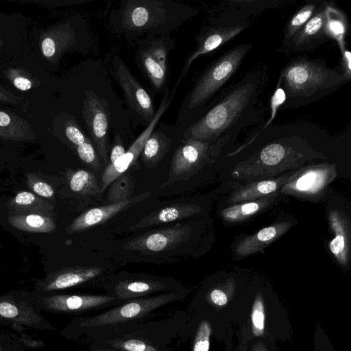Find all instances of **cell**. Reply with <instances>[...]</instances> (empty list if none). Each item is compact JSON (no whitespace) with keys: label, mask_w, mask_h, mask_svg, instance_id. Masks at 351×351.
<instances>
[{"label":"cell","mask_w":351,"mask_h":351,"mask_svg":"<svg viewBox=\"0 0 351 351\" xmlns=\"http://www.w3.org/2000/svg\"><path fill=\"white\" fill-rule=\"evenodd\" d=\"M195 14L189 5L171 0H125L110 18L112 28L130 38L167 34Z\"/></svg>","instance_id":"cell-1"},{"label":"cell","mask_w":351,"mask_h":351,"mask_svg":"<svg viewBox=\"0 0 351 351\" xmlns=\"http://www.w3.org/2000/svg\"><path fill=\"white\" fill-rule=\"evenodd\" d=\"M184 318L180 312L156 321H133L101 328L83 337L90 345L119 351H169L181 335Z\"/></svg>","instance_id":"cell-2"},{"label":"cell","mask_w":351,"mask_h":351,"mask_svg":"<svg viewBox=\"0 0 351 351\" xmlns=\"http://www.w3.org/2000/svg\"><path fill=\"white\" fill-rule=\"evenodd\" d=\"M188 293L189 290L184 288L149 297L123 301L99 313L74 318L62 329L60 335L69 339H76L101 328L146 320L156 311L182 300Z\"/></svg>","instance_id":"cell-3"},{"label":"cell","mask_w":351,"mask_h":351,"mask_svg":"<svg viewBox=\"0 0 351 351\" xmlns=\"http://www.w3.org/2000/svg\"><path fill=\"white\" fill-rule=\"evenodd\" d=\"M348 80L343 73L328 68L323 62L302 58L285 68L279 82L286 98L302 104L334 91Z\"/></svg>","instance_id":"cell-4"},{"label":"cell","mask_w":351,"mask_h":351,"mask_svg":"<svg viewBox=\"0 0 351 351\" xmlns=\"http://www.w3.org/2000/svg\"><path fill=\"white\" fill-rule=\"evenodd\" d=\"M256 82H243L234 88L185 132L187 139L206 141L220 135L252 104Z\"/></svg>","instance_id":"cell-5"},{"label":"cell","mask_w":351,"mask_h":351,"mask_svg":"<svg viewBox=\"0 0 351 351\" xmlns=\"http://www.w3.org/2000/svg\"><path fill=\"white\" fill-rule=\"evenodd\" d=\"M252 45L235 47L210 66L189 94L186 107L194 110L212 97L235 73Z\"/></svg>","instance_id":"cell-6"},{"label":"cell","mask_w":351,"mask_h":351,"mask_svg":"<svg viewBox=\"0 0 351 351\" xmlns=\"http://www.w3.org/2000/svg\"><path fill=\"white\" fill-rule=\"evenodd\" d=\"M107 293L120 302L149 297L184 289L178 281L147 274H119L104 285Z\"/></svg>","instance_id":"cell-7"},{"label":"cell","mask_w":351,"mask_h":351,"mask_svg":"<svg viewBox=\"0 0 351 351\" xmlns=\"http://www.w3.org/2000/svg\"><path fill=\"white\" fill-rule=\"evenodd\" d=\"M31 303L40 311L82 316L84 314L107 309L121 302L105 294H57L29 297Z\"/></svg>","instance_id":"cell-8"},{"label":"cell","mask_w":351,"mask_h":351,"mask_svg":"<svg viewBox=\"0 0 351 351\" xmlns=\"http://www.w3.org/2000/svg\"><path fill=\"white\" fill-rule=\"evenodd\" d=\"M163 93L160 106L154 118L147 128L134 141L129 149L125 151L123 155L114 162L107 165L101 176L100 189L101 193L104 192L114 180L125 173L127 170L134 164L141 155L147 140L157 125L160 118L171 104L174 93H172L171 95L169 96V90L165 88Z\"/></svg>","instance_id":"cell-9"},{"label":"cell","mask_w":351,"mask_h":351,"mask_svg":"<svg viewBox=\"0 0 351 351\" xmlns=\"http://www.w3.org/2000/svg\"><path fill=\"white\" fill-rule=\"evenodd\" d=\"M82 114L98 156L107 164L110 113L106 101L93 90L86 91Z\"/></svg>","instance_id":"cell-10"},{"label":"cell","mask_w":351,"mask_h":351,"mask_svg":"<svg viewBox=\"0 0 351 351\" xmlns=\"http://www.w3.org/2000/svg\"><path fill=\"white\" fill-rule=\"evenodd\" d=\"M188 232V228L178 223L138 235L126 242L123 248L145 254H160L183 243L186 240Z\"/></svg>","instance_id":"cell-11"},{"label":"cell","mask_w":351,"mask_h":351,"mask_svg":"<svg viewBox=\"0 0 351 351\" xmlns=\"http://www.w3.org/2000/svg\"><path fill=\"white\" fill-rule=\"evenodd\" d=\"M114 76L123 90L130 108L149 123L155 115L152 98L131 73L124 62L116 55L112 60Z\"/></svg>","instance_id":"cell-12"},{"label":"cell","mask_w":351,"mask_h":351,"mask_svg":"<svg viewBox=\"0 0 351 351\" xmlns=\"http://www.w3.org/2000/svg\"><path fill=\"white\" fill-rule=\"evenodd\" d=\"M39 311L31 303L29 298L25 300L0 298V324L12 328L22 326L38 330H56Z\"/></svg>","instance_id":"cell-13"},{"label":"cell","mask_w":351,"mask_h":351,"mask_svg":"<svg viewBox=\"0 0 351 351\" xmlns=\"http://www.w3.org/2000/svg\"><path fill=\"white\" fill-rule=\"evenodd\" d=\"M245 27L242 25H234L226 27L203 28L197 37V46L195 50L189 56L184 64L173 93H175L182 80L188 73L191 64L197 58L206 54L227 43L242 32Z\"/></svg>","instance_id":"cell-14"},{"label":"cell","mask_w":351,"mask_h":351,"mask_svg":"<svg viewBox=\"0 0 351 351\" xmlns=\"http://www.w3.org/2000/svg\"><path fill=\"white\" fill-rule=\"evenodd\" d=\"M207 141L187 139L176 150L171 160L169 178L171 180L181 178L189 173L209 151Z\"/></svg>","instance_id":"cell-15"},{"label":"cell","mask_w":351,"mask_h":351,"mask_svg":"<svg viewBox=\"0 0 351 351\" xmlns=\"http://www.w3.org/2000/svg\"><path fill=\"white\" fill-rule=\"evenodd\" d=\"M76 43L75 34L68 23L57 25L40 35L42 53L51 63L56 62Z\"/></svg>","instance_id":"cell-16"},{"label":"cell","mask_w":351,"mask_h":351,"mask_svg":"<svg viewBox=\"0 0 351 351\" xmlns=\"http://www.w3.org/2000/svg\"><path fill=\"white\" fill-rule=\"evenodd\" d=\"M149 195V193H144L121 202L108 204L90 208L75 221L72 228L75 231H79L101 224L126 208L145 199Z\"/></svg>","instance_id":"cell-17"},{"label":"cell","mask_w":351,"mask_h":351,"mask_svg":"<svg viewBox=\"0 0 351 351\" xmlns=\"http://www.w3.org/2000/svg\"><path fill=\"white\" fill-rule=\"evenodd\" d=\"M326 14L324 5L316 12L304 27L289 42V51H299L313 49L324 42Z\"/></svg>","instance_id":"cell-18"},{"label":"cell","mask_w":351,"mask_h":351,"mask_svg":"<svg viewBox=\"0 0 351 351\" xmlns=\"http://www.w3.org/2000/svg\"><path fill=\"white\" fill-rule=\"evenodd\" d=\"M104 273L99 266H84L63 271L56 276L43 288L46 291L63 290L89 284Z\"/></svg>","instance_id":"cell-19"},{"label":"cell","mask_w":351,"mask_h":351,"mask_svg":"<svg viewBox=\"0 0 351 351\" xmlns=\"http://www.w3.org/2000/svg\"><path fill=\"white\" fill-rule=\"evenodd\" d=\"M199 210L195 205L187 204H176L154 213L143 218L138 223L131 228L136 230L156 225L176 221L183 218L193 215Z\"/></svg>","instance_id":"cell-20"},{"label":"cell","mask_w":351,"mask_h":351,"mask_svg":"<svg viewBox=\"0 0 351 351\" xmlns=\"http://www.w3.org/2000/svg\"><path fill=\"white\" fill-rule=\"evenodd\" d=\"M287 223H278L261 230L255 235L242 241L237 247L236 252L240 256L249 255L270 243L288 228Z\"/></svg>","instance_id":"cell-21"},{"label":"cell","mask_w":351,"mask_h":351,"mask_svg":"<svg viewBox=\"0 0 351 351\" xmlns=\"http://www.w3.org/2000/svg\"><path fill=\"white\" fill-rule=\"evenodd\" d=\"M32 126L19 115L0 108V136L25 139L34 136Z\"/></svg>","instance_id":"cell-22"},{"label":"cell","mask_w":351,"mask_h":351,"mask_svg":"<svg viewBox=\"0 0 351 351\" xmlns=\"http://www.w3.org/2000/svg\"><path fill=\"white\" fill-rule=\"evenodd\" d=\"M326 22L324 32L329 38H332L339 45L341 53L346 50L345 38L347 31V20L345 14L332 5H324Z\"/></svg>","instance_id":"cell-23"},{"label":"cell","mask_w":351,"mask_h":351,"mask_svg":"<svg viewBox=\"0 0 351 351\" xmlns=\"http://www.w3.org/2000/svg\"><path fill=\"white\" fill-rule=\"evenodd\" d=\"M171 139L159 130H153L147 140L142 152L141 159L147 167L156 165L167 152Z\"/></svg>","instance_id":"cell-24"},{"label":"cell","mask_w":351,"mask_h":351,"mask_svg":"<svg viewBox=\"0 0 351 351\" xmlns=\"http://www.w3.org/2000/svg\"><path fill=\"white\" fill-rule=\"evenodd\" d=\"M136 62L156 90H160L165 84L167 73L152 57L141 42L136 55Z\"/></svg>","instance_id":"cell-25"},{"label":"cell","mask_w":351,"mask_h":351,"mask_svg":"<svg viewBox=\"0 0 351 351\" xmlns=\"http://www.w3.org/2000/svg\"><path fill=\"white\" fill-rule=\"evenodd\" d=\"M141 43L146 47L153 59L167 73V56L173 46V42L168 34L145 37Z\"/></svg>","instance_id":"cell-26"},{"label":"cell","mask_w":351,"mask_h":351,"mask_svg":"<svg viewBox=\"0 0 351 351\" xmlns=\"http://www.w3.org/2000/svg\"><path fill=\"white\" fill-rule=\"evenodd\" d=\"M109 186L106 198L107 204L119 203L130 199L134 189V184L132 177L125 173L114 180Z\"/></svg>","instance_id":"cell-27"},{"label":"cell","mask_w":351,"mask_h":351,"mask_svg":"<svg viewBox=\"0 0 351 351\" xmlns=\"http://www.w3.org/2000/svg\"><path fill=\"white\" fill-rule=\"evenodd\" d=\"M330 221L335 232V237L330 243V249L339 262L345 265L347 262V247L346 232L342 227L338 215L335 213L330 214Z\"/></svg>","instance_id":"cell-28"},{"label":"cell","mask_w":351,"mask_h":351,"mask_svg":"<svg viewBox=\"0 0 351 351\" xmlns=\"http://www.w3.org/2000/svg\"><path fill=\"white\" fill-rule=\"evenodd\" d=\"M316 12V5L313 3L306 5L300 9L286 26L284 36L285 42H289Z\"/></svg>","instance_id":"cell-29"},{"label":"cell","mask_w":351,"mask_h":351,"mask_svg":"<svg viewBox=\"0 0 351 351\" xmlns=\"http://www.w3.org/2000/svg\"><path fill=\"white\" fill-rule=\"evenodd\" d=\"M70 187L75 192L95 194L100 191L94 175L86 170H79L71 178Z\"/></svg>","instance_id":"cell-30"},{"label":"cell","mask_w":351,"mask_h":351,"mask_svg":"<svg viewBox=\"0 0 351 351\" xmlns=\"http://www.w3.org/2000/svg\"><path fill=\"white\" fill-rule=\"evenodd\" d=\"M324 181L325 172L322 169H313L300 177L294 186L299 191L313 193L322 186Z\"/></svg>","instance_id":"cell-31"},{"label":"cell","mask_w":351,"mask_h":351,"mask_svg":"<svg viewBox=\"0 0 351 351\" xmlns=\"http://www.w3.org/2000/svg\"><path fill=\"white\" fill-rule=\"evenodd\" d=\"M263 205V202H247L228 208L223 210V217L229 221L241 220L256 213Z\"/></svg>","instance_id":"cell-32"},{"label":"cell","mask_w":351,"mask_h":351,"mask_svg":"<svg viewBox=\"0 0 351 351\" xmlns=\"http://www.w3.org/2000/svg\"><path fill=\"white\" fill-rule=\"evenodd\" d=\"M211 325L206 319L197 324L192 341V351H209Z\"/></svg>","instance_id":"cell-33"},{"label":"cell","mask_w":351,"mask_h":351,"mask_svg":"<svg viewBox=\"0 0 351 351\" xmlns=\"http://www.w3.org/2000/svg\"><path fill=\"white\" fill-rule=\"evenodd\" d=\"M5 77L16 88L21 91H27L38 84V81H35L27 71L21 69H8Z\"/></svg>","instance_id":"cell-34"},{"label":"cell","mask_w":351,"mask_h":351,"mask_svg":"<svg viewBox=\"0 0 351 351\" xmlns=\"http://www.w3.org/2000/svg\"><path fill=\"white\" fill-rule=\"evenodd\" d=\"M276 188L277 183L276 182L263 181L237 193L234 197V201H245L262 195L269 194L274 191Z\"/></svg>","instance_id":"cell-35"},{"label":"cell","mask_w":351,"mask_h":351,"mask_svg":"<svg viewBox=\"0 0 351 351\" xmlns=\"http://www.w3.org/2000/svg\"><path fill=\"white\" fill-rule=\"evenodd\" d=\"M252 327L254 336H261L265 329V306L263 298L260 294H257L254 300L252 310Z\"/></svg>","instance_id":"cell-36"},{"label":"cell","mask_w":351,"mask_h":351,"mask_svg":"<svg viewBox=\"0 0 351 351\" xmlns=\"http://www.w3.org/2000/svg\"><path fill=\"white\" fill-rule=\"evenodd\" d=\"M77 153L80 158L85 163L90 165L95 170H98L100 167V162L97 152L91 141L88 138L83 144L76 147Z\"/></svg>","instance_id":"cell-37"},{"label":"cell","mask_w":351,"mask_h":351,"mask_svg":"<svg viewBox=\"0 0 351 351\" xmlns=\"http://www.w3.org/2000/svg\"><path fill=\"white\" fill-rule=\"evenodd\" d=\"M285 154V147L278 143H273L265 147L261 153L262 162L267 165H274L280 162Z\"/></svg>","instance_id":"cell-38"},{"label":"cell","mask_w":351,"mask_h":351,"mask_svg":"<svg viewBox=\"0 0 351 351\" xmlns=\"http://www.w3.org/2000/svg\"><path fill=\"white\" fill-rule=\"evenodd\" d=\"M66 138L76 147L83 144L88 138L75 124L69 123L65 127Z\"/></svg>","instance_id":"cell-39"},{"label":"cell","mask_w":351,"mask_h":351,"mask_svg":"<svg viewBox=\"0 0 351 351\" xmlns=\"http://www.w3.org/2000/svg\"><path fill=\"white\" fill-rule=\"evenodd\" d=\"M286 99V94L283 88L279 86L278 82L277 88L276 89L275 93L273 95L271 99V116L270 119L268 120L267 124L265 125V128L272 121V120L275 117V115L278 108L285 103Z\"/></svg>","instance_id":"cell-40"},{"label":"cell","mask_w":351,"mask_h":351,"mask_svg":"<svg viewBox=\"0 0 351 351\" xmlns=\"http://www.w3.org/2000/svg\"><path fill=\"white\" fill-rule=\"evenodd\" d=\"M206 299L217 306L226 305L228 300L226 294L219 289H213L206 297Z\"/></svg>","instance_id":"cell-41"},{"label":"cell","mask_w":351,"mask_h":351,"mask_svg":"<svg viewBox=\"0 0 351 351\" xmlns=\"http://www.w3.org/2000/svg\"><path fill=\"white\" fill-rule=\"evenodd\" d=\"M125 152L124 146L123 145L122 141L119 135L114 138V145L111 149L108 164L114 162Z\"/></svg>","instance_id":"cell-42"},{"label":"cell","mask_w":351,"mask_h":351,"mask_svg":"<svg viewBox=\"0 0 351 351\" xmlns=\"http://www.w3.org/2000/svg\"><path fill=\"white\" fill-rule=\"evenodd\" d=\"M0 101L16 106L21 104L23 98L0 86Z\"/></svg>","instance_id":"cell-43"},{"label":"cell","mask_w":351,"mask_h":351,"mask_svg":"<svg viewBox=\"0 0 351 351\" xmlns=\"http://www.w3.org/2000/svg\"><path fill=\"white\" fill-rule=\"evenodd\" d=\"M341 69L344 75L349 80L351 77V54L348 49L341 53Z\"/></svg>","instance_id":"cell-44"},{"label":"cell","mask_w":351,"mask_h":351,"mask_svg":"<svg viewBox=\"0 0 351 351\" xmlns=\"http://www.w3.org/2000/svg\"><path fill=\"white\" fill-rule=\"evenodd\" d=\"M34 191L38 195L44 197H51L53 195L52 187L44 182L36 183L34 185Z\"/></svg>","instance_id":"cell-45"},{"label":"cell","mask_w":351,"mask_h":351,"mask_svg":"<svg viewBox=\"0 0 351 351\" xmlns=\"http://www.w3.org/2000/svg\"><path fill=\"white\" fill-rule=\"evenodd\" d=\"M34 195L29 192H21L15 198L16 203L22 205H27L32 203L34 200Z\"/></svg>","instance_id":"cell-46"},{"label":"cell","mask_w":351,"mask_h":351,"mask_svg":"<svg viewBox=\"0 0 351 351\" xmlns=\"http://www.w3.org/2000/svg\"><path fill=\"white\" fill-rule=\"evenodd\" d=\"M27 223L32 227H40L44 223L42 217L37 215H29L26 218Z\"/></svg>","instance_id":"cell-47"},{"label":"cell","mask_w":351,"mask_h":351,"mask_svg":"<svg viewBox=\"0 0 351 351\" xmlns=\"http://www.w3.org/2000/svg\"><path fill=\"white\" fill-rule=\"evenodd\" d=\"M87 351H119L115 349L105 348L101 346H97L94 345H90L89 350Z\"/></svg>","instance_id":"cell-48"},{"label":"cell","mask_w":351,"mask_h":351,"mask_svg":"<svg viewBox=\"0 0 351 351\" xmlns=\"http://www.w3.org/2000/svg\"><path fill=\"white\" fill-rule=\"evenodd\" d=\"M252 351H267V348L261 342L255 345Z\"/></svg>","instance_id":"cell-49"},{"label":"cell","mask_w":351,"mask_h":351,"mask_svg":"<svg viewBox=\"0 0 351 351\" xmlns=\"http://www.w3.org/2000/svg\"><path fill=\"white\" fill-rule=\"evenodd\" d=\"M2 45H3V40H1V36H0V47H1Z\"/></svg>","instance_id":"cell-50"},{"label":"cell","mask_w":351,"mask_h":351,"mask_svg":"<svg viewBox=\"0 0 351 351\" xmlns=\"http://www.w3.org/2000/svg\"><path fill=\"white\" fill-rule=\"evenodd\" d=\"M0 351H1V348H0Z\"/></svg>","instance_id":"cell-51"}]
</instances>
